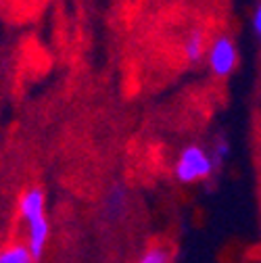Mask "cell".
I'll list each match as a JSON object with an SVG mask.
<instances>
[{
	"mask_svg": "<svg viewBox=\"0 0 261 263\" xmlns=\"http://www.w3.org/2000/svg\"><path fill=\"white\" fill-rule=\"evenodd\" d=\"M19 215L27 226V249L36 261L42 257L48 236L50 223L46 219V196L44 190L38 186L27 188L19 199Z\"/></svg>",
	"mask_w": 261,
	"mask_h": 263,
	"instance_id": "6da1fadb",
	"label": "cell"
},
{
	"mask_svg": "<svg viewBox=\"0 0 261 263\" xmlns=\"http://www.w3.org/2000/svg\"><path fill=\"white\" fill-rule=\"evenodd\" d=\"M176 180L180 184H194L205 180L213 172V159L197 144L186 146L176 161Z\"/></svg>",
	"mask_w": 261,
	"mask_h": 263,
	"instance_id": "7a4b0ae2",
	"label": "cell"
},
{
	"mask_svg": "<svg viewBox=\"0 0 261 263\" xmlns=\"http://www.w3.org/2000/svg\"><path fill=\"white\" fill-rule=\"evenodd\" d=\"M236 61H238V52H236V44L230 36H217L207 50V63H209V69L215 78L223 80L228 78L234 67H236Z\"/></svg>",
	"mask_w": 261,
	"mask_h": 263,
	"instance_id": "3957f363",
	"label": "cell"
},
{
	"mask_svg": "<svg viewBox=\"0 0 261 263\" xmlns=\"http://www.w3.org/2000/svg\"><path fill=\"white\" fill-rule=\"evenodd\" d=\"M205 46H207V40H205V34L201 29H192L188 38L184 40V57L190 65H197L203 54H205Z\"/></svg>",
	"mask_w": 261,
	"mask_h": 263,
	"instance_id": "277c9868",
	"label": "cell"
},
{
	"mask_svg": "<svg viewBox=\"0 0 261 263\" xmlns=\"http://www.w3.org/2000/svg\"><path fill=\"white\" fill-rule=\"evenodd\" d=\"M0 263H36L25 242L13 240L0 249Z\"/></svg>",
	"mask_w": 261,
	"mask_h": 263,
	"instance_id": "5b68a950",
	"label": "cell"
},
{
	"mask_svg": "<svg viewBox=\"0 0 261 263\" xmlns=\"http://www.w3.org/2000/svg\"><path fill=\"white\" fill-rule=\"evenodd\" d=\"M170 261H172V249L167 245H153L138 259V263H170Z\"/></svg>",
	"mask_w": 261,
	"mask_h": 263,
	"instance_id": "8992f818",
	"label": "cell"
},
{
	"mask_svg": "<svg viewBox=\"0 0 261 263\" xmlns=\"http://www.w3.org/2000/svg\"><path fill=\"white\" fill-rule=\"evenodd\" d=\"M253 27H255V31L261 36V5L255 9V13H253Z\"/></svg>",
	"mask_w": 261,
	"mask_h": 263,
	"instance_id": "52a82bcc",
	"label": "cell"
}]
</instances>
